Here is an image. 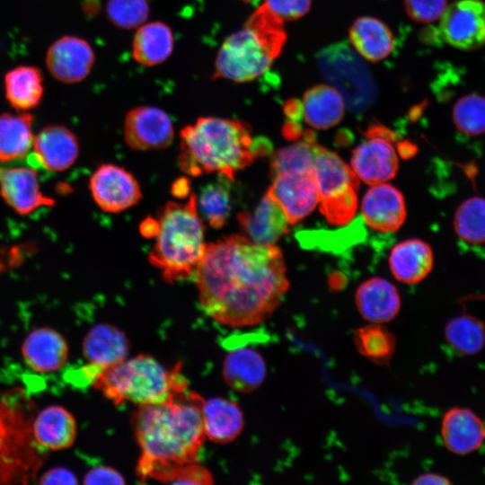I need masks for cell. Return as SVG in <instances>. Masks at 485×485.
Masks as SVG:
<instances>
[{
  "label": "cell",
  "instance_id": "1",
  "mask_svg": "<svg viewBox=\"0 0 485 485\" xmlns=\"http://www.w3.org/2000/svg\"><path fill=\"white\" fill-rule=\"evenodd\" d=\"M193 277L204 313L232 328L267 320L289 287L280 249L239 234L207 243Z\"/></svg>",
  "mask_w": 485,
  "mask_h": 485
},
{
  "label": "cell",
  "instance_id": "2",
  "mask_svg": "<svg viewBox=\"0 0 485 485\" xmlns=\"http://www.w3.org/2000/svg\"><path fill=\"white\" fill-rule=\"evenodd\" d=\"M203 401L186 389L163 402L137 406L132 427L140 448L139 479L171 483L183 466L198 462L207 438Z\"/></svg>",
  "mask_w": 485,
  "mask_h": 485
},
{
  "label": "cell",
  "instance_id": "3",
  "mask_svg": "<svg viewBox=\"0 0 485 485\" xmlns=\"http://www.w3.org/2000/svg\"><path fill=\"white\" fill-rule=\"evenodd\" d=\"M179 165L189 176L216 172L235 175L269 149L268 141L253 138L250 125L240 119L200 117L180 133Z\"/></svg>",
  "mask_w": 485,
  "mask_h": 485
},
{
  "label": "cell",
  "instance_id": "4",
  "mask_svg": "<svg viewBox=\"0 0 485 485\" xmlns=\"http://www.w3.org/2000/svg\"><path fill=\"white\" fill-rule=\"evenodd\" d=\"M287 40L284 20L266 4L232 33L220 47L214 78L247 83L266 73L279 56Z\"/></svg>",
  "mask_w": 485,
  "mask_h": 485
},
{
  "label": "cell",
  "instance_id": "5",
  "mask_svg": "<svg viewBox=\"0 0 485 485\" xmlns=\"http://www.w3.org/2000/svg\"><path fill=\"white\" fill-rule=\"evenodd\" d=\"M157 219L159 230L148 254L150 264L160 270L167 283L189 279L194 276L207 246L196 195L191 194L184 204L167 202Z\"/></svg>",
  "mask_w": 485,
  "mask_h": 485
},
{
  "label": "cell",
  "instance_id": "6",
  "mask_svg": "<svg viewBox=\"0 0 485 485\" xmlns=\"http://www.w3.org/2000/svg\"><path fill=\"white\" fill-rule=\"evenodd\" d=\"M93 386L115 406L161 403L188 388L181 364L168 369L154 357L140 354L101 370Z\"/></svg>",
  "mask_w": 485,
  "mask_h": 485
},
{
  "label": "cell",
  "instance_id": "7",
  "mask_svg": "<svg viewBox=\"0 0 485 485\" xmlns=\"http://www.w3.org/2000/svg\"><path fill=\"white\" fill-rule=\"evenodd\" d=\"M323 78L343 97L354 111L369 108L377 98V87L363 57L347 42L331 44L316 54Z\"/></svg>",
  "mask_w": 485,
  "mask_h": 485
},
{
  "label": "cell",
  "instance_id": "8",
  "mask_svg": "<svg viewBox=\"0 0 485 485\" xmlns=\"http://www.w3.org/2000/svg\"><path fill=\"white\" fill-rule=\"evenodd\" d=\"M366 133V138L352 152L350 167L365 183L387 182L399 169L392 133L380 125L369 127Z\"/></svg>",
  "mask_w": 485,
  "mask_h": 485
},
{
  "label": "cell",
  "instance_id": "9",
  "mask_svg": "<svg viewBox=\"0 0 485 485\" xmlns=\"http://www.w3.org/2000/svg\"><path fill=\"white\" fill-rule=\"evenodd\" d=\"M439 33L451 47L472 50L485 45V2L456 0L440 17Z\"/></svg>",
  "mask_w": 485,
  "mask_h": 485
},
{
  "label": "cell",
  "instance_id": "10",
  "mask_svg": "<svg viewBox=\"0 0 485 485\" xmlns=\"http://www.w3.org/2000/svg\"><path fill=\"white\" fill-rule=\"evenodd\" d=\"M89 189L98 207L110 213L124 211L142 198L137 179L126 169L112 163H103L93 172Z\"/></svg>",
  "mask_w": 485,
  "mask_h": 485
},
{
  "label": "cell",
  "instance_id": "11",
  "mask_svg": "<svg viewBox=\"0 0 485 485\" xmlns=\"http://www.w3.org/2000/svg\"><path fill=\"white\" fill-rule=\"evenodd\" d=\"M123 136L131 149L160 150L172 144L174 128L170 117L163 110L154 106H137L125 117Z\"/></svg>",
  "mask_w": 485,
  "mask_h": 485
},
{
  "label": "cell",
  "instance_id": "12",
  "mask_svg": "<svg viewBox=\"0 0 485 485\" xmlns=\"http://www.w3.org/2000/svg\"><path fill=\"white\" fill-rule=\"evenodd\" d=\"M94 63L91 45L76 36H63L48 48L46 65L57 80L66 84L78 83L90 73Z\"/></svg>",
  "mask_w": 485,
  "mask_h": 485
},
{
  "label": "cell",
  "instance_id": "13",
  "mask_svg": "<svg viewBox=\"0 0 485 485\" xmlns=\"http://www.w3.org/2000/svg\"><path fill=\"white\" fill-rule=\"evenodd\" d=\"M268 191L283 208L290 225L311 214L319 205L320 193L313 174H280L273 177Z\"/></svg>",
  "mask_w": 485,
  "mask_h": 485
},
{
  "label": "cell",
  "instance_id": "14",
  "mask_svg": "<svg viewBox=\"0 0 485 485\" xmlns=\"http://www.w3.org/2000/svg\"><path fill=\"white\" fill-rule=\"evenodd\" d=\"M0 195L20 215H29L55 200L40 187L37 172L31 167L0 168Z\"/></svg>",
  "mask_w": 485,
  "mask_h": 485
},
{
  "label": "cell",
  "instance_id": "15",
  "mask_svg": "<svg viewBox=\"0 0 485 485\" xmlns=\"http://www.w3.org/2000/svg\"><path fill=\"white\" fill-rule=\"evenodd\" d=\"M362 216L379 232L397 231L406 219V204L401 192L386 182L371 185L361 202Z\"/></svg>",
  "mask_w": 485,
  "mask_h": 485
},
{
  "label": "cell",
  "instance_id": "16",
  "mask_svg": "<svg viewBox=\"0 0 485 485\" xmlns=\"http://www.w3.org/2000/svg\"><path fill=\"white\" fill-rule=\"evenodd\" d=\"M33 164L49 172H63L70 168L79 155L76 136L62 125H49L41 128L33 139Z\"/></svg>",
  "mask_w": 485,
  "mask_h": 485
},
{
  "label": "cell",
  "instance_id": "17",
  "mask_svg": "<svg viewBox=\"0 0 485 485\" xmlns=\"http://www.w3.org/2000/svg\"><path fill=\"white\" fill-rule=\"evenodd\" d=\"M355 302L360 315L370 323L392 322L401 306L396 287L383 278H371L359 285Z\"/></svg>",
  "mask_w": 485,
  "mask_h": 485
},
{
  "label": "cell",
  "instance_id": "18",
  "mask_svg": "<svg viewBox=\"0 0 485 485\" xmlns=\"http://www.w3.org/2000/svg\"><path fill=\"white\" fill-rule=\"evenodd\" d=\"M237 220L245 235L260 244H275L288 233L290 225L283 208L268 190L252 213H239Z\"/></svg>",
  "mask_w": 485,
  "mask_h": 485
},
{
  "label": "cell",
  "instance_id": "19",
  "mask_svg": "<svg viewBox=\"0 0 485 485\" xmlns=\"http://www.w3.org/2000/svg\"><path fill=\"white\" fill-rule=\"evenodd\" d=\"M22 355L27 366L39 373L60 369L68 357L65 338L56 330L40 327L31 331L22 345Z\"/></svg>",
  "mask_w": 485,
  "mask_h": 485
},
{
  "label": "cell",
  "instance_id": "20",
  "mask_svg": "<svg viewBox=\"0 0 485 485\" xmlns=\"http://www.w3.org/2000/svg\"><path fill=\"white\" fill-rule=\"evenodd\" d=\"M441 436L446 449L464 455L478 450L485 441V426L471 410L453 407L443 416Z\"/></svg>",
  "mask_w": 485,
  "mask_h": 485
},
{
  "label": "cell",
  "instance_id": "21",
  "mask_svg": "<svg viewBox=\"0 0 485 485\" xmlns=\"http://www.w3.org/2000/svg\"><path fill=\"white\" fill-rule=\"evenodd\" d=\"M128 351L129 341L126 334L107 323L93 326L83 341L84 357L98 374L125 360Z\"/></svg>",
  "mask_w": 485,
  "mask_h": 485
},
{
  "label": "cell",
  "instance_id": "22",
  "mask_svg": "<svg viewBox=\"0 0 485 485\" xmlns=\"http://www.w3.org/2000/svg\"><path fill=\"white\" fill-rule=\"evenodd\" d=\"M320 200L333 198L350 190H357L360 180L354 171L334 152L316 145L313 163Z\"/></svg>",
  "mask_w": 485,
  "mask_h": 485
},
{
  "label": "cell",
  "instance_id": "23",
  "mask_svg": "<svg viewBox=\"0 0 485 485\" xmlns=\"http://www.w3.org/2000/svg\"><path fill=\"white\" fill-rule=\"evenodd\" d=\"M77 426L66 408L51 405L44 408L31 424V434L38 446L48 450L70 447L75 439Z\"/></svg>",
  "mask_w": 485,
  "mask_h": 485
},
{
  "label": "cell",
  "instance_id": "24",
  "mask_svg": "<svg viewBox=\"0 0 485 485\" xmlns=\"http://www.w3.org/2000/svg\"><path fill=\"white\" fill-rule=\"evenodd\" d=\"M434 254L430 245L420 239H408L397 243L389 255L393 277L408 285L422 281L431 271Z\"/></svg>",
  "mask_w": 485,
  "mask_h": 485
},
{
  "label": "cell",
  "instance_id": "25",
  "mask_svg": "<svg viewBox=\"0 0 485 485\" xmlns=\"http://www.w3.org/2000/svg\"><path fill=\"white\" fill-rule=\"evenodd\" d=\"M267 366L262 355L252 348L232 349L223 364L225 382L239 392H251L264 382Z\"/></svg>",
  "mask_w": 485,
  "mask_h": 485
},
{
  "label": "cell",
  "instance_id": "26",
  "mask_svg": "<svg viewBox=\"0 0 485 485\" xmlns=\"http://www.w3.org/2000/svg\"><path fill=\"white\" fill-rule=\"evenodd\" d=\"M202 416L206 437L214 443L234 441L244 428L242 409L237 402L229 399L216 397L204 400Z\"/></svg>",
  "mask_w": 485,
  "mask_h": 485
},
{
  "label": "cell",
  "instance_id": "27",
  "mask_svg": "<svg viewBox=\"0 0 485 485\" xmlns=\"http://www.w3.org/2000/svg\"><path fill=\"white\" fill-rule=\"evenodd\" d=\"M346 103L341 94L330 84L309 88L301 102L302 118L315 129H328L341 121Z\"/></svg>",
  "mask_w": 485,
  "mask_h": 485
},
{
  "label": "cell",
  "instance_id": "28",
  "mask_svg": "<svg viewBox=\"0 0 485 485\" xmlns=\"http://www.w3.org/2000/svg\"><path fill=\"white\" fill-rule=\"evenodd\" d=\"M348 36L354 49L370 62L387 57L395 45L392 31L383 22L370 16L357 19L349 29Z\"/></svg>",
  "mask_w": 485,
  "mask_h": 485
},
{
  "label": "cell",
  "instance_id": "29",
  "mask_svg": "<svg viewBox=\"0 0 485 485\" xmlns=\"http://www.w3.org/2000/svg\"><path fill=\"white\" fill-rule=\"evenodd\" d=\"M44 78L39 67L20 66L8 71L4 79V94L17 111L37 108L44 93Z\"/></svg>",
  "mask_w": 485,
  "mask_h": 485
},
{
  "label": "cell",
  "instance_id": "30",
  "mask_svg": "<svg viewBox=\"0 0 485 485\" xmlns=\"http://www.w3.org/2000/svg\"><path fill=\"white\" fill-rule=\"evenodd\" d=\"M33 116L26 111L0 114V162L25 157L32 147Z\"/></svg>",
  "mask_w": 485,
  "mask_h": 485
},
{
  "label": "cell",
  "instance_id": "31",
  "mask_svg": "<svg viewBox=\"0 0 485 485\" xmlns=\"http://www.w3.org/2000/svg\"><path fill=\"white\" fill-rule=\"evenodd\" d=\"M173 49V35L170 27L153 22L138 27L133 38L132 55L140 65L154 66L165 61Z\"/></svg>",
  "mask_w": 485,
  "mask_h": 485
},
{
  "label": "cell",
  "instance_id": "32",
  "mask_svg": "<svg viewBox=\"0 0 485 485\" xmlns=\"http://www.w3.org/2000/svg\"><path fill=\"white\" fill-rule=\"evenodd\" d=\"M314 136L308 131L295 143L278 150L270 161V174H313Z\"/></svg>",
  "mask_w": 485,
  "mask_h": 485
},
{
  "label": "cell",
  "instance_id": "33",
  "mask_svg": "<svg viewBox=\"0 0 485 485\" xmlns=\"http://www.w3.org/2000/svg\"><path fill=\"white\" fill-rule=\"evenodd\" d=\"M353 342L358 353L376 365H386L393 357L396 339L383 324L370 323L356 329Z\"/></svg>",
  "mask_w": 485,
  "mask_h": 485
},
{
  "label": "cell",
  "instance_id": "34",
  "mask_svg": "<svg viewBox=\"0 0 485 485\" xmlns=\"http://www.w3.org/2000/svg\"><path fill=\"white\" fill-rule=\"evenodd\" d=\"M232 181L225 176L218 175L216 181L205 185L197 205L202 219L213 229L223 228L229 218L231 212V197L229 182Z\"/></svg>",
  "mask_w": 485,
  "mask_h": 485
},
{
  "label": "cell",
  "instance_id": "35",
  "mask_svg": "<svg viewBox=\"0 0 485 485\" xmlns=\"http://www.w3.org/2000/svg\"><path fill=\"white\" fill-rule=\"evenodd\" d=\"M450 347L462 355H474L485 347V323L471 314L452 318L445 328Z\"/></svg>",
  "mask_w": 485,
  "mask_h": 485
},
{
  "label": "cell",
  "instance_id": "36",
  "mask_svg": "<svg viewBox=\"0 0 485 485\" xmlns=\"http://www.w3.org/2000/svg\"><path fill=\"white\" fill-rule=\"evenodd\" d=\"M454 228L459 238L466 242H485V198L471 197L463 201L454 216Z\"/></svg>",
  "mask_w": 485,
  "mask_h": 485
},
{
  "label": "cell",
  "instance_id": "37",
  "mask_svg": "<svg viewBox=\"0 0 485 485\" xmlns=\"http://www.w3.org/2000/svg\"><path fill=\"white\" fill-rule=\"evenodd\" d=\"M453 120L457 129L469 136L485 133V97L468 94L460 98L453 109Z\"/></svg>",
  "mask_w": 485,
  "mask_h": 485
},
{
  "label": "cell",
  "instance_id": "38",
  "mask_svg": "<svg viewBox=\"0 0 485 485\" xmlns=\"http://www.w3.org/2000/svg\"><path fill=\"white\" fill-rule=\"evenodd\" d=\"M106 12L112 24L128 30L143 25L150 8L146 0H109Z\"/></svg>",
  "mask_w": 485,
  "mask_h": 485
},
{
  "label": "cell",
  "instance_id": "39",
  "mask_svg": "<svg viewBox=\"0 0 485 485\" xmlns=\"http://www.w3.org/2000/svg\"><path fill=\"white\" fill-rule=\"evenodd\" d=\"M320 211L333 225L343 226L356 215L358 207L357 190H350L333 198L320 200Z\"/></svg>",
  "mask_w": 485,
  "mask_h": 485
},
{
  "label": "cell",
  "instance_id": "40",
  "mask_svg": "<svg viewBox=\"0 0 485 485\" xmlns=\"http://www.w3.org/2000/svg\"><path fill=\"white\" fill-rule=\"evenodd\" d=\"M409 16L419 22L429 23L440 19L446 8V0H404Z\"/></svg>",
  "mask_w": 485,
  "mask_h": 485
},
{
  "label": "cell",
  "instance_id": "41",
  "mask_svg": "<svg viewBox=\"0 0 485 485\" xmlns=\"http://www.w3.org/2000/svg\"><path fill=\"white\" fill-rule=\"evenodd\" d=\"M311 3L312 0H266L265 4L282 20L295 21L308 13Z\"/></svg>",
  "mask_w": 485,
  "mask_h": 485
},
{
  "label": "cell",
  "instance_id": "42",
  "mask_svg": "<svg viewBox=\"0 0 485 485\" xmlns=\"http://www.w3.org/2000/svg\"><path fill=\"white\" fill-rule=\"evenodd\" d=\"M213 476L210 472L198 462L183 466L171 483L211 484Z\"/></svg>",
  "mask_w": 485,
  "mask_h": 485
},
{
  "label": "cell",
  "instance_id": "43",
  "mask_svg": "<svg viewBox=\"0 0 485 485\" xmlns=\"http://www.w3.org/2000/svg\"><path fill=\"white\" fill-rule=\"evenodd\" d=\"M84 484H124V477L110 466H98L90 470L84 477Z\"/></svg>",
  "mask_w": 485,
  "mask_h": 485
},
{
  "label": "cell",
  "instance_id": "44",
  "mask_svg": "<svg viewBox=\"0 0 485 485\" xmlns=\"http://www.w3.org/2000/svg\"><path fill=\"white\" fill-rule=\"evenodd\" d=\"M39 482L40 484H76L78 481L69 469L55 467L43 473Z\"/></svg>",
  "mask_w": 485,
  "mask_h": 485
},
{
  "label": "cell",
  "instance_id": "45",
  "mask_svg": "<svg viewBox=\"0 0 485 485\" xmlns=\"http://www.w3.org/2000/svg\"><path fill=\"white\" fill-rule=\"evenodd\" d=\"M414 485H447L451 481L447 477L436 473H423L416 477L411 482Z\"/></svg>",
  "mask_w": 485,
  "mask_h": 485
},
{
  "label": "cell",
  "instance_id": "46",
  "mask_svg": "<svg viewBox=\"0 0 485 485\" xmlns=\"http://www.w3.org/2000/svg\"><path fill=\"white\" fill-rule=\"evenodd\" d=\"M140 233L146 238L155 237L159 230L157 218L148 217L143 220L140 225Z\"/></svg>",
  "mask_w": 485,
  "mask_h": 485
},
{
  "label": "cell",
  "instance_id": "47",
  "mask_svg": "<svg viewBox=\"0 0 485 485\" xmlns=\"http://www.w3.org/2000/svg\"><path fill=\"white\" fill-rule=\"evenodd\" d=\"M190 190V181L188 178L182 177L175 181L172 185V193L176 198L186 197Z\"/></svg>",
  "mask_w": 485,
  "mask_h": 485
},
{
  "label": "cell",
  "instance_id": "48",
  "mask_svg": "<svg viewBox=\"0 0 485 485\" xmlns=\"http://www.w3.org/2000/svg\"><path fill=\"white\" fill-rule=\"evenodd\" d=\"M243 2H247V3H253V2H257L258 0H242Z\"/></svg>",
  "mask_w": 485,
  "mask_h": 485
}]
</instances>
